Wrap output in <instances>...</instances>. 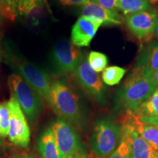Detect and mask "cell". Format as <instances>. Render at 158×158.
Segmentation results:
<instances>
[{
  "label": "cell",
  "instance_id": "obj_1",
  "mask_svg": "<svg viewBox=\"0 0 158 158\" xmlns=\"http://www.w3.org/2000/svg\"><path fill=\"white\" fill-rule=\"evenodd\" d=\"M47 101L60 118L71 125H82V114L78 96L64 80L53 82Z\"/></svg>",
  "mask_w": 158,
  "mask_h": 158
},
{
  "label": "cell",
  "instance_id": "obj_2",
  "mask_svg": "<svg viewBox=\"0 0 158 158\" xmlns=\"http://www.w3.org/2000/svg\"><path fill=\"white\" fill-rule=\"evenodd\" d=\"M156 88L140 69L134 67L117 91L116 105L122 109L136 113L141 105L153 94Z\"/></svg>",
  "mask_w": 158,
  "mask_h": 158
},
{
  "label": "cell",
  "instance_id": "obj_3",
  "mask_svg": "<svg viewBox=\"0 0 158 158\" xmlns=\"http://www.w3.org/2000/svg\"><path fill=\"white\" fill-rule=\"evenodd\" d=\"M5 56L7 64L17 72L15 73L20 75L40 95L47 100L52 84L48 74L12 49L6 50Z\"/></svg>",
  "mask_w": 158,
  "mask_h": 158
},
{
  "label": "cell",
  "instance_id": "obj_4",
  "mask_svg": "<svg viewBox=\"0 0 158 158\" xmlns=\"http://www.w3.org/2000/svg\"><path fill=\"white\" fill-rule=\"evenodd\" d=\"M11 95L14 96L27 120L34 123L43 109L41 96L20 75L12 73L8 77Z\"/></svg>",
  "mask_w": 158,
  "mask_h": 158
},
{
  "label": "cell",
  "instance_id": "obj_5",
  "mask_svg": "<svg viewBox=\"0 0 158 158\" xmlns=\"http://www.w3.org/2000/svg\"><path fill=\"white\" fill-rule=\"evenodd\" d=\"M121 125L108 118L96 122L91 138L92 149L100 158H106L115 151L121 140Z\"/></svg>",
  "mask_w": 158,
  "mask_h": 158
},
{
  "label": "cell",
  "instance_id": "obj_6",
  "mask_svg": "<svg viewBox=\"0 0 158 158\" xmlns=\"http://www.w3.org/2000/svg\"><path fill=\"white\" fill-rule=\"evenodd\" d=\"M84 56L79 47L66 40L59 41L51 51V63L57 76L73 72Z\"/></svg>",
  "mask_w": 158,
  "mask_h": 158
},
{
  "label": "cell",
  "instance_id": "obj_7",
  "mask_svg": "<svg viewBox=\"0 0 158 158\" xmlns=\"http://www.w3.org/2000/svg\"><path fill=\"white\" fill-rule=\"evenodd\" d=\"M77 81L85 92L98 103H106V87L98 73L91 68L87 58L83 56L73 71Z\"/></svg>",
  "mask_w": 158,
  "mask_h": 158
},
{
  "label": "cell",
  "instance_id": "obj_8",
  "mask_svg": "<svg viewBox=\"0 0 158 158\" xmlns=\"http://www.w3.org/2000/svg\"><path fill=\"white\" fill-rule=\"evenodd\" d=\"M10 114L8 138L17 147L27 148L30 143V129L27 118L14 96L7 101Z\"/></svg>",
  "mask_w": 158,
  "mask_h": 158
},
{
  "label": "cell",
  "instance_id": "obj_9",
  "mask_svg": "<svg viewBox=\"0 0 158 158\" xmlns=\"http://www.w3.org/2000/svg\"><path fill=\"white\" fill-rule=\"evenodd\" d=\"M61 158L75 155L81 148L80 138L75 128L62 118H57L51 126Z\"/></svg>",
  "mask_w": 158,
  "mask_h": 158
},
{
  "label": "cell",
  "instance_id": "obj_10",
  "mask_svg": "<svg viewBox=\"0 0 158 158\" xmlns=\"http://www.w3.org/2000/svg\"><path fill=\"white\" fill-rule=\"evenodd\" d=\"M158 18L157 11L153 9L124 15L127 29L141 40H147L152 37Z\"/></svg>",
  "mask_w": 158,
  "mask_h": 158
},
{
  "label": "cell",
  "instance_id": "obj_11",
  "mask_svg": "<svg viewBox=\"0 0 158 158\" xmlns=\"http://www.w3.org/2000/svg\"><path fill=\"white\" fill-rule=\"evenodd\" d=\"M121 138L130 146L132 158H157L158 153L154 150L131 124L121 122Z\"/></svg>",
  "mask_w": 158,
  "mask_h": 158
},
{
  "label": "cell",
  "instance_id": "obj_12",
  "mask_svg": "<svg viewBox=\"0 0 158 158\" xmlns=\"http://www.w3.org/2000/svg\"><path fill=\"white\" fill-rule=\"evenodd\" d=\"M100 27L97 20L81 16L72 27L70 42L79 48L89 46Z\"/></svg>",
  "mask_w": 158,
  "mask_h": 158
},
{
  "label": "cell",
  "instance_id": "obj_13",
  "mask_svg": "<svg viewBox=\"0 0 158 158\" xmlns=\"http://www.w3.org/2000/svg\"><path fill=\"white\" fill-rule=\"evenodd\" d=\"M121 122L131 124L142 138L158 153V127L155 124L143 121L138 114L132 110H125Z\"/></svg>",
  "mask_w": 158,
  "mask_h": 158
},
{
  "label": "cell",
  "instance_id": "obj_14",
  "mask_svg": "<svg viewBox=\"0 0 158 158\" xmlns=\"http://www.w3.org/2000/svg\"><path fill=\"white\" fill-rule=\"evenodd\" d=\"M81 16L95 19L101 26H118L122 23V19L117 10H110L99 4L90 1L81 7Z\"/></svg>",
  "mask_w": 158,
  "mask_h": 158
},
{
  "label": "cell",
  "instance_id": "obj_15",
  "mask_svg": "<svg viewBox=\"0 0 158 158\" xmlns=\"http://www.w3.org/2000/svg\"><path fill=\"white\" fill-rule=\"evenodd\" d=\"M135 68L140 69L149 78L158 70V42L153 40L140 52Z\"/></svg>",
  "mask_w": 158,
  "mask_h": 158
},
{
  "label": "cell",
  "instance_id": "obj_16",
  "mask_svg": "<svg viewBox=\"0 0 158 158\" xmlns=\"http://www.w3.org/2000/svg\"><path fill=\"white\" fill-rule=\"evenodd\" d=\"M37 149L43 158H61L50 127L45 129L39 137Z\"/></svg>",
  "mask_w": 158,
  "mask_h": 158
},
{
  "label": "cell",
  "instance_id": "obj_17",
  "mask_svg": "<svg viewBox=\"0 0 158 158\" xmlns=\"http://www.w3.org/2000/svg\"><path fill=\"white\" fill-rule=\"evenodd\" d=\"M151 9L149 0H117L116 10L124 15Z\"/></svg>",
  "mask_w": 158,
  "mask_h": 158
},
{
  "label": "cell",
  "instance_id": "obj_18",
  "mask_svg": "<svg viewBox=\"0 0 158 158\" xmlns=\"http://www.w3.org/2000/svg\"><path fill=\"white\" fill-rule=\"evenodd\" d=\"M136 114L141 117H158V86L153 94L141 105Z\"/></svg>",
  "mask_w": 158,
  "mask_h": 158
},
{
  "label": "cell",
  "instance_id": "obj_19",
  "mask_svg": "<svg viewBox=\"0 0 158 158\" xmlns=\"http://www.w3.org/2000/svg\"><path fill=\"white\" fill-rule=\"evenodd\" d=\"M127 70L118 66H110L106 68L102 73V81L108 86L117 85L123 78Z\"/></svg>",
  "mask_w": 158,
  "mask_h": 158
},
{
  "label": "cell",
  "instance_id": "obj_20",
  "mask_svg": "<svg viewBox=\"0 0 158 158\" xmlns=\"http://www.w3.org/2000/svg\"><path fill=\"white\" fill-rule=\"evenodd\" d=\"M87 61L91 68L97 73L103 71L108 63L107 56L98 51H91L87 56Z\"/></svg>",
  "mask_w": 158,
  "mask_h": 158
},
{
  "label": "cell",
  "instance_id": "obj_21",
  "mask_svg": "<svg viewBox=\"0 0 158 158\" xmlns=\"http://www.w3.org/2000/svg\"><path fill=\"white\" fill-rule=\"evenodd\" d=\"M10 109L7 102H0V137H8L10 127Z\"/></svg>",
  "mask_w": 158,
  "mask_h": 158
},
{
  "label": "cell",
  "instance_id": "obj_22",
  "mask_svg": "<svg viewBox=\"0 0 158 158\" xmlns=\"http://www.w3.org/2000/svg\"><path fill=\"white\" fill-rule=\"evenodd\" d=\"M0 13L7 19L15 20L17 8L13 0H0Z\"/></svg>",
  "mask_w": 158,
  "mask_h": 158
},
{
  "label": "cell",
  "instance_id": "obj_23",
  "mask_svg": "<svg viewBox=\"0 0 158 158\" xmlns=\"http://www.w3.org/2000/svg\"><path fill=\"white\" fill-rule=\"evenodd\" d=\"M106 158H132L129 144L124 138H121L120 143L115 151Z\"/></svg>",
  "mask_w": 158,
  "mask_h": 158
},
{
  "label": "cell",
  "instance_id": "obj_24",
  "mask_svg": "<svg viewBox=\"0 0 158 158\" xmlns=\"http://www.w3.org/2000/svg\"><path fill=\"white\" fill-rule=\"evenodd\" d=\"M92 2L99 4L106 9L110 10H116V5L117 0H92Z\"/></svg>",
  "mask_w": 158,
  "mask_h": 158
},
{
  "label": "cell",
  "instance_id": "obj_25",
  "mask_svg": "<svg viewBox=\"0 0 158 158\" xmlns=\"http://www.w3.org/2000/svg\"><path fill=\"white\" fill-rule=\"evenodd\" d=\"M63 6H79L81 7L86 3L92 0H58Z\"/></svg>",
  "mask_w": 158,
  "mask_h": 158
},
{
  "label": "cell",
  "instance_id": "obj_26",
  "mask_svg": "<svg viewBox=\"0 0 158 158\" xmlns=\"http://www.w3.org/2000/svg\"><path fill=\"white\" fill-rule=\"evenodd\" d=\"M33 1L34 0H13L16 6L17 10H26L27 8H29Z\"/></svg>",
  "mask_w": 158,
  "mask_h": 158
},
{
  "label": "cell",
  "instance_id": "obj_27",
  "mask_svg": "<svg viewBox=\"0 0 158 158\" xmlns=\"http://www.w3.org/2000/svg\"><path fill=\"white\" fill-rule=\"evenodd\" d=\"M149 81H151L152 84L155 85L156 87L158 86V70L156 71L155 73H154L152 75H151L149 78Z\"/></svg>",
  "mask_w": 158,
  "mask_h": 158
},
{
  "label": "cell",
  "instance_id": "obj_28",
  "mask_svg": "<svg viewBox=\"0 0 158 158\" xmlns=\"http://www.w3.org/2000/svg\"><path fill=\"white\" fill-rule=\"evenodd\" d=\"M143 121L149 122L150 124H155V125L157 126L158 127V117H155V118H148V117H141Z\"/></svg>",
  "mask_w": 158,
  "mask_h": 158
},
{
  "label": "cell",
  "instance_id": "obj_29",
  "mask_svg": "<svg viewBox=\"0 0 158 158\" xmlns=\"http://www.w3.org/2000/svg\"><path fill=\"white\" fill-rule=\"evenodd\" d=\"M15 158H37L36 156L32 155H20L18 156L17 157Z\"/></svg>",
  "mask_w": 158,
  "mask_h": 158
},
{
  "label": "cell",
  "instance_id": "obj_30",
  "mask_svg": "<svg viewBox=\"0 0 158 158\" xmlns=\"http://www.w3.org/2000/svg\"><path fill=\"white\" fill-rule=\"evenodd\" d=\"M154 35H155V37L158 39V18H157V23H156L155 33H154Z\"/></svg>",
  "mask_w": 158,
  "mask_h": 158
},
{
  "label": "cell",
  "instance_id": "obj_31",
  "mask_svg": "<svg viewBox=\"0 0 158 158\" xmlns=\"http://www.w3.org/2000/svg\"><path fill=\"white\" fill-rule=\"evenodd\" d=\"M68 158H80V157H78V156H76V155H73V156H70V157H69Z\"/></svg>",
  "mask_w": 158,
  "mask_h": 158
},
{
  "label": "cell",
  "instance_id": "obj_32",
  "mask_svg": "<svg viewBox=\"0 0 158 158\" xmlns=\"http://www.w3.org/2000/svg\"><path fill=\"white\" fill-rule=\"evenodd\" d=\"M2 138L0 137V148L2 147Z\"/></svg>",
  "mask_w": 158,
  "mask_h": 158
},
{
  "label": "cell",
  "instance_id": "obj_33",
  "mask_svg": "<svg viewBox=\"0 0 158 158\" xmlns=\"http://www.w3.org/2000/svg\"><path fill=\"white\" fill-rule=\"evenodd\" d=\"M2 15H1V13H0V23H1V22H2Z\"/></svg>",
  "mask_w": 158,
  "mask_h": 158
},
{
  "label": "cell",
  "instance_id": "obj_34",
  "mask_svg": "<svg viewBox=\"0 0 158 158\" xmlns=\"http://www.w3.org/2000/svg\"><path fill=\"white\" fill-rule=\"evenodd\" d=\"M80 158H89L87 157H86V156H81Z\"/></svg>",
  "mask_w": 158,
  "mask_h": 158
},
{
  "label": "cell",
  "instance_id": "obj_35",
  "mask_svg": "<svg viewBox=\"0 0 158 158\" xmlns=\"http://www.w3.org/2000/svg\"><path fill=\"white\" fill-rule=\"evenodd\" d=\"M151 2H156V1H158V0H150Z\"/></svg>",
  "mask_w": 158,
  "mask_h": 158
},
{
  "label": "cell",
  "instance_id": "obj_36",
  "mask_svg": "<svg viewBox=\"0 0 158 158\" xmlns=\"http://www.w3.org/2000/svg\"><path fill=\"white\" fill-rule=\"evenodd\" d=\"M157 158H158V156H157Z\"/></svg>",
  "mask_w": 158,
  "mask_h": 158
}]
</instances>
